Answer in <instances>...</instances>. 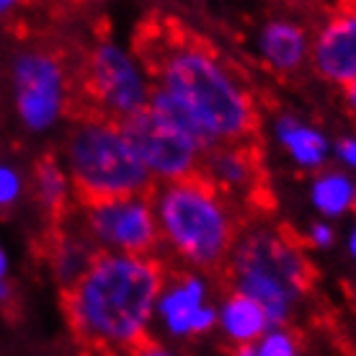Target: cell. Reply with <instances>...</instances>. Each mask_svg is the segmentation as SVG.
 <instances>
[{
	"instance_id": "cell-1",
	"label": "cell",
	"mask_w": 356,
	"mask_h": 356,
	"mask_svg": "<svg viewBox=\"0 0 356 356\" xmlns=\"http://www.w3.org/2000/svg\"><path fill=\"white\" fill-rule=\"evenodd\" d=\"M134 52L152 81L147 106L186 129L204 150L256 143V96L212 44L173 24H152Z\"/></svg>"
},
{
	"instance_id": "cell-2",
	"label": "cell",
	"mask_w": 356,
	"mask_h": 356,
	"mask_svg": "<svg viewBox=\"0 0 356 356\" xmlns=\"http://www.w3.org/2000/svg\"><path fill=\"white\" fill-rule=\"evenodd\" d=\"M168 279L161 256L98 253L88 271L63 292L78 343L104 356H127L150 339L155 305Z\"/></svg>"
},
{
	"instance_id": "cell-3",
	"label": "cell",
	"mask_w": 356,
	"mask_h": 356,
	"mask_svg": "<svg viewBox=\"0 0 356 356\" xmlns=\"http://www.w3.org/2000/svg\"><path fill=\"white\" fill-rule=\"evenodd\" d=\"M150 199L161 245H165L188 271L220 274L245 225L241 209L199 173L155 186Z\"/></svg>"
},
{
	"instance_id": "cell-4",
	"label": "cell",
	"mask_w": 356,
	"mask_h": 356,
	"mask_svg": "<svg viewBox=\"0 0 356 356\" xmlns=\"http://www.w3.org/2000/svg\"><path fill=\"white\" fill-rule=\"evenodd\" d=\"M220 274L232 292L245 294L264 307L271 328L292 323L315 282V268L302 243L266 222L243 225Z\"/></svg>"
},
{
	"instance_id": "cell-5",
	"label": "cell",
	"mask_w": 356,
	"mask_h": 356,
	"mask_svg": "<svg viewBox=\"0 0 356 356\" xmlns=\"http://www.w3.org/2000/svg\"><path fill=\"white\" fill-rule=\"evenodd\" d=\"M75 204L150 194L155 184L140 163L119 122L75 111L63 145V161Z\"/></svg>"
},
{
	"instance_id": "cell-6",
	"label": "cell",
	"mask_w": 356,
	"mask_h": 356,
	"mask_svg": "<svg viewBox=\"0 0 356 356\" xmlns=\"http://www.w3.org/2000/svg\"><path fill=\"white\" fill-rule=\"evenodd\" d=\"M152 96V81L134 49L114 39H98L83 57L75 111L101 114L114 122L147 108Z\"/></svg>"
},
{
	"instance_id": "cell-7",
	"label": "cell",
	"mask_w": 356,
	"mask_h": 356,
	"mask_svg": "<svg viewBox=\"0 0 356 356\" xmlns=\"http://www.w3.org/2000/svg\"><path fill=\"white\" fill-rule=\"evenodd\" d=\"M13 106L24 129L49 132L72 111V78L63 54L47 47H26L10 63Z\"/></svg>"
},
{
	"instance_id": "cell-8",
	"label": "cell",
	"mask_w": 356,
	"mask_h": 356,
	"mask_svg": "<svg viewBox=\"0 0 356 356\" xmlns=\"http://www.w3.org/2000/svg\"><path fill=\"white\" fill-rule=\"evenodd\" d=\"M70 217L98 253L158 256L161 232L150 194L75 204Z\"/></svg>"
},
{
	"instance_id": "cell-9",
	"label": "cell",
	"mask_w": 356,
	"mask_h": 356,
	"mask_svg": "<svg viewBox=\"0 0 356 356\" xmlns=\"http://www.w3.org/2000/svg\"><path fill=\"white\" fill-rule=\"evenodd\" d=\"M119 124L155 186L184 181L199 173L204 147L186 129L152 111L150 106Z\"/></svg>"
},
{
	"instance_id": "cell-10",
	"label": "cell",
	"mask_w": 356,
	"mask_h": 356,
	"mask_svg": "<svg viewBox=\"0 0 356 356\" xmlns=\"http://www.w3.org/2000/svg\"><path fill=\"white\" fill-rule=\"evenodd\" d=\"M155 323L173 341L202 339L217 328V302L209 276L188 268L168 271L155 305Z\"/></svg>"
},
{
	"instance_id": "cell-11",
	"label": "cell",
	"mask_w": 356,
	"mask_h": 356,
	"mask_svg": "<svg viewBox=\"0 0 356 356\" xmlns=\"http://www.w3.org/2000/svg\"><path fill=\"white\" fill-rule=\"evenodd\" d=\"M199 176L238 209L243 204L256 207L264 191V168L256 143L217 145L204 150Z\"/></svg>"
},
{
	"instance_id": "cell-12",
	"label": "cell",
	"mask_w": 356,
	"mask_h": 356,
	"mask_svg": "<svg viewBox=\"0 0 356 356\" xmlns=\"http://www.w3.org/2000/svg\"><path fill=\"white\" fill-rule=\"evenodd\" d=\"M312 72L346 90L356 81V3L341 6L312 34Z\"/></svg>"
},
{
	"instance_id": "cell-13",
	"label": "cell",
	"mask_w": 356,
	"mask_h": 356,
	"mask_svg": "<svg viewBox=\"0 0 356 356\" xmlns=\"http://www.w3.org/2000/svg\"><path fill=\"white\" fill-rule=\"evenodd\" d=\"M256 57L276 75H297L310 65L312 34L302 21L292 16H268L256 29Z\"/></svg>"
},
{
	"instance_id": "cell-14",
	"label": "cell",
	"mask_w": 356,
	"mask_h": 356,
	"mask_svg": "<svg viewBox=\"0 0 356 356\" xmlns=\"http://www.w3.org/2000/svg\"><path fill=\"white\" fill-rule=\"evenodd\" d=\"M274 140L300 170H307L315 176L318 170L328 168V161L333 155V145H330L328 134L323 132L321 127L305 122L300 114L276 116Z\"/></svg>"
},
{
	"instance_id": "cell-15",
	"label": "cell",
	"mask_w": 356,
	"mask_h": 356,
	"mask_svg": "<svg viewBox=\"0 0 356 356\" xmlns=\"http://www.w3.org/2000/svg\"><path fill=\"white\" fill-rule=\"evenodd\" d=\"M96 256L98 250L90 245L81 227L72 222L70 214L57 222V230L52 235V248H49V268L63 292H67L88 271Z\"/></svg>"
},
{
	"instance_id": "cell-16",
	"label": "cell",
	"mask_w": 356,
	"mask_h": 356,
	"mask_svg": "<svg viewBox=\"0 0 356 356\" xmlns=\"http://www.w3.org/2000/svg\"><path fill=\"white\" fill-rule=\"evenodd\" d=\"M268 328H271V321L264 307L245 294L230 289L217 305V330L232 348L256 346Z\"/></svg>"
},
{
	"instance_id": "cell-17",
	"label": "cell",
	"mask_w": 356,
	"mask_h": 356,
	"mask_svg": "<svg viewBox=\"0 0 356 356\" xmlns=\"http://www.w3.org/2000/svg\"><path fill=\"white\" fill-rule=\"evenodd\" d=\"M31 191H34L39 207L54 222L65 220L75 207V191L67 178V170L52 155H44L42 161H36L34 173H31Z\"/></svg>"
},
{
	"instance_id": "cell-18",
	"label": "cell",
	"mask_w": 356,
	"mask_h": 356,
	"mask_svg": "<svg viewBox=\"0 0 356 356\" xmlns=\"http://www.w3.org/2000/svg\"><path fill=\"white\" fill-rule=\"evenodd\" d=\"M356 181L341 168H323L310 181V204L325 220H339L354 209Z\"/></svg>"
},
{
	"instance_id": "cell-19",
	"label": "cell",
	"mask_w": 356,
	"mask_h": 356,
	"mask_svg": "<svg viewBox=\"0 0 356 356\" xmlns=\"http://www.w3.org/2000/svg\"><path fill=\"white\" fill-rule=\"evenodd\" d=\"M256 356H300V341L289 325L268 328L256 343Z\"/></svg>"
},
{
	"instance_id": "cell-20",
	"label": "cell",
	"mask_w": 356,
	"mask_h": 356,
	"mask_svg": "<svg viewBox=\"0 0 356 356\" xmlns=\"http://www.w3.org/2000/svg\"><path fill=\"white\" fill-rule=\"evenodd\" d=\"M26 188L29 184L26 178H24V173L16 165L0 161V212H10L24 199Z\"/></svg>"
},
{
	"instance_id": "cell-21",
	"label": "cell",
	"mask_w": 356,
	"mask_h": 356,
	"mask_svg": "<svg viewBox=\"0 0 356 356\" xmlns=\"http://www.w3.org/2000/svg\"><path fill=\"white\" fill-rule=\"evenodd\" d=\"M333 158L346 173H356V134H343L333 145Z\"/></svg>"
},
{
	"instance_id": "cell-22",
	"label": "cell",
	"mask_w": 356,
	"mask_h": 356,
	"mask_svg": "<svg viewBox=\"0 0 356 356\" xmlns=\"http://www.w3.org/2000/svg\"><path fill=\"white\" fill-rule=\"evenodd\" d=\"M305 241H307V245H312V248L325 250L336 243V230H333V225H330L328 220H315V222L307 227Z\"/></svg>"
},
{
	"instance_id": "cell-23",
	"label": "cell",
	"mask_w": 356,
	"mask_h": 356,
	"mask_svg": "<svg viewBox=\"0 0 356 356\" xmlns=\"http://www.w3.org/2000/svg\"><path fill=\"white\" fill-rule=\"evenodd\" d=\"M127 356H186L184 351H178V348L173 346H165V343H161V341H145V343H140L137 348H132Z\"/></svg>"
},
{
	"instance_id": "cell-24",
	"label": "cell",
	"mask_w": 356,
	"mask_h": 356,
	"mask_svg": "<svg viewBox=\"0 0 356 356\" xmlns=\"http://www.w3.org/2000/svg\"><path fill=\"white\" fill-rule=\"evenodd\" d=\"M13 300H16V289L10 284V279L8 282H0V307H10Z\"/></svg>"
},
{
	"instance_id": "cell-25",
	"label": "cell",
	"mask_w": 356,
	"mask_h": 356,
	"mask_svg": "<svg viewBox=\"0 0 356 356\" xmlns=\"http://www.w3.org/2000/svg\"><path fill=\"white\" fill-rule=\"evenodd\" d=\"M10 279V256L8 250L0 245V282H8Z\"/></svg>"
},
{
	"instance_id": "cell-26",
	"label": "cell",
	"mask_w": 356,
	"mask_h": 356,
	"mask_svg": "<svg viewBox=\"0 0 356 356\" xmlns=\"http://www.w3.org/2000/svg\"><path fill=\"white\" fill-rule=\"evenodd\" d=\"M343 101H346V106H348V111L356 116V81L348 86L346 90H343Z\"/></svg>"
},
{
	"instance_id": "cell-27",
	"label": "cell",
	"mask_w": 356,
	"mask_h": 356,
	"mask_svg": "<svg viewBox=\"0 0 356 356\" xmlns=\"http://www.w3.org/2000/svg\"><path fill=\"white\" fill-rule=\"evenodd\" d=\"M346 250H348V256H351V261L356 264V225L348 230V235H346Z\"/></svg>"
},
{
	"instance_id": "cell-28",
	"label": "cell",
	"mask_w": 356,
	"mask_h": 356,
	"mask_svg": "<svg viewBox=\"0 0 356 356\" xmlns=\"http://www.w3.org/2000/svg\"><path fill=\"white\" fill-rule=\"evenodd\" d=\"M13 10H16V3H13V0H0V21L8 18Z\"/></svg>"
},
{
	"instance_id": "cell-29",
	"label": "cell",
	"mask_w": 356,
	"mask_h": 356,
	"mask_svg": "<svg viewBox=\"0 0 356 356\" xmlns=\"http://www.w3.org/2000/svg\"><path fill=\"white\" fill-rule=\"evenodd\" d=\"M232 356H256V346H238V348H232Z\"/></svg>"
},
{
	"instance_id": "cell-30",
	"label": "cell",
	"mask_w": 356,
	"mask_h": 356,
	"mask_svg": "<svg viewBox=\"0 0 356 356\" xmlns=\"http://www.w3.org/2000/svg\"><path fill=\"white\" fill-rule=\"evenodd\" d=\"M354 209H356V196H354Z\"/></svg>"
}]
</instances>
